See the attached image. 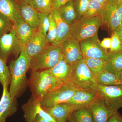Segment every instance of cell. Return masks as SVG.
<instances>
[{"instance_id": "44dd1931", "label": "cell", "mask_w": 122, "mask_h": 122, "mask_svg": "<svg viewBox=\"0 0 122 122\" xmlns=\"http://www.w3.org/2000/svg\"><path fill=\"white\" fill-rule=\"evenodd\" d=\"M14 29L20 45L24 47L38 29L30 26L24 20L14 25Z\"/></svg>"}, {"instance_id": "f6af8a7d", "label": "cell", "mask_w": 122, "mask_h": 122, "mask_svg": "<svg viewBox=\"0 0 122 122\" xmlns=\"http://www.w3.org/2000/svg\"><path fill=\"white\" fill-rule=\"evenodd\" d=\"M31 0H18L19 1H23V2H27V3H28V4H29Z\"/></svg>"}, {"instance_id": "603a6c76", "label": "cell", "mask_w": 122, "mask_h": 122, "mask_svg": "<svg viewBox=\"0 0 122 122\" xmlns=\"http://www.w3.org/2000/svg\"><path fill=\"white\" fill-rule=\"evenodd\" d=\"M110 73L117 75L122 70V50L108 52V60L105 69Z\"/></svg>"}, {"instance_id": "f546056e", "label": "cell", "mask_w": 122, "mask_h": 122, "mask_svg": "<svg viewBox=\"0 0 122 122\" xmlns=\"http://www.w3.org/2000/svg\"><path fill=\"white\" fill-rule=\"evenodd\" d=\"M50 25L47 35L46 37L48 44L53 45L56 41L57 36L56 24L52 13L49 14Z\"/></svg>"}, {"instance_id": "7a4b0ae2", "label": "cell", "mask_w": 122, "mask_h": 122, "mask_svg": "<svg viewBox=\"0 0 122 122\" xmlns=\"http://www.w3.org/2000/svg\"><path fill=\"white\" fill-rule=\"evenodd\" d=\"M48 70L32 71L29 84L32 97L40 100L49 92L61 84Z\"/></svg>"}, {"instance_id": "bcb514c9", "label": "cell", "mask_w": 122, "mask_h": 122, "mask_svg": "<svg viewBox=\"0 0 122 122\" xmlns=\"http://www.w3.org/2000/svg\"><path fill=\"white\" fill-rule=\"evenodd\" d=\"M68 122H74V121L73 120V119H72L71 115V116H70V117L69 119Z\"/></svg>"}, {"instance_id": "f1b7e54d", "label": "cell", "mask_w": 122, "mask_h": 122, "mask_svg": "<svg viewBox=\"0 0 122 122\" xmlns=\"http://www.w3.org/2000/svg\"><path fill=\"white\" fill-rule=\"evenodd\" d=\"M107 4H101L94 0H90L83 17H90L100 16Z\"/></svg>"}, {"instance_id": "1f68e13d", "label": "cell", "mask_w": 122, "mask_h": 122, "mask_svg": "<svg viewBox=\"0 0 122 122\" xmlns=\"http://www.w3.org/2000/svg\"><path fill=\"white\" fill-rule=\"evenodd\" d=\"M90 0H74V7L76 21L84 16Z\"/></svg>"}, {"instance_id": "8fae6325", "label": "cell", "mask_w": 122, "mask_h": 122, "mask_svg": "<svg viewBox=\"0 0 122 122\" xmlns=\"http://www.w3.org/2000/svg\"><path fill=\"white\" fill-rule=\"evenodd\" d=\"M60 47L63 57L71 66L83 59L80 42L76 39L70 36L62 42Z\"/></svg>"}, {"instance_id": "277c9868", "label": "cell", "mask_w": 122, "mask_h": 122, "mask_svg": "<svg viewBox=\"0 0 122 122\" xmlns=\"http://www.w3.org/2000/svg\"><path fill=\"white\" fill-rule=\"evenodd\" d=\"M78 89L69 79L46 94L40 100V104L43 108H49L66 102Z\"/></svg>"}, {"instance_id": "d590c367", "label": "cell", "mask_w": 122, "mask_h": 122, "mask_svg": "<svg viewBox=\"0 0 122 122\" xmlns=\"http://www.w3.org/2000/svg\"><path fill=\"white\" fill-rule=\"evenodd\" d=\"M72 0H52V10H57Z\"/></svg>"}, {"instance_id": "e575fe53", "label": "cell", "mask_w": 122, "mask_h": 122, "mask_svg": "<svg viewBox=\"0 0 122 122\" xmlns=\"http://www.w3.org/2000/svg\"><path fill=\"white\" fill-rule=\"evenodd\" d=\"M111 38V47L109 52H115L122 50V44L117 34L115 32H113L112 33Z\"/></svg>"}, {"instance_id": "74e56055", "label": "cell", "mask_w": 122, "mask_h": 122, "mask_svg": "<svg viewBox=\"0 0 122 122\" xmlns=\"http://www.w3.org/2000/svg\"><path fill=\"white\" fill-rule=\"evenodd\" d=\"M107 122H122V115L117 112L112 116Z\"/></svg>"}, {"instance_id": "484cf974", "label": "cell", "mask_w": 122, "mask_h": 122, "mask_svg": "<svg viewBox=\"0 0 122 122\" xmlns=\"http://www.w3.org/2000/svg\"><path fill=\"white\" fill-rule=\"evenodd\" d=\"M83 58L85 59L87 66L95 76L105 69L107 61L104 59L90 58Z\"/></svg>"}, {"instance_id": "5b68a950", "label": "cell", "mask_w": 122, "mask_h": 122, "mask_svg": "<svg viewBox=\"0 0 122 122\" xmlns=\"http://www.w3.org/2000/svg\"><path fill=\"white\" fill-rule=\"evenodd\" d=\"M101 25L100 16L90 17H82L71 25L70 37L80 42L98 36L99 29Z\"/></svg>"}, {"instance_id": "d6986e66", "label": "cell", "mask_w": 122, "mask_h": 122, "mask_svg": "<svg viewBox=\"0 0 122 122\" xmlns=\"http://www.w3.org/2000/svg\"><path fill=\"white\" fill-rule=\"evenodd\" d=\"M56 122H68L73 109L66 103L58 104L49 108H43Z\"/></svg>"}, {"instance_id": "b9f144b4", "label": "cell", "mask_w": 122, "mask_h": 122, "mask_svg": "<svg viewBox=\"0 0 122 122\" xmlns=\"http://www.w3.org/2000/svg\"><path fill=\"white\" fill-rule=\"evenodd\" d=\"M109 2L117 5L122 2V0H109Z\"/></svg>"}, {"instance_id": "8992f818", "label": "cell", "mask_w": 122, "mask_h": 122, "mask_svg": "<svg viewBox=\"0 0 122 122\" xmlns=\"http://www.w3.org/2000/svg\"><path fill=\"white\" fill-rule=\"evenodd\" d=\"M63 56L60 46L49 44L42 52L32 58L30 68L32 71L49 69L56 65Z\"/></svg>"}, {"instance_id": "ba28073f", "label": "cell", "mask_w": 122, "mask_h": 122, "mask_svg": "<svg viewBox=\"0 0 122 122\" xmlns=\"http://www.w3.org/2000/svg\"><path fill=\"white\" fill-rule=\"evenodd\" d=\"M100 42L98 36L80 41V46L83 58H99L107 61L108 52L101 47Z\"/></svg>"}, {"instance_id": "f35d334b", "label": "cell", "mask_w": 122, "mask_h": 122, "mask_svg": "<svg viewBox=\"0 0 122 122\" xmlns=\"http://www.w3.org/2000/svg\"><path fill=\"white\" fill-rule=\"evenodd\" d=\"M114 32H115L117 34L120 39V41L122 44V24Z\"/></svg>"}, {"instance_id": "6da1fadb", "label": "cell", "mask_w": 122, "mask_h": 122, "mask_svg": "<svg viewBox=\"0 0 122 122\" xmlns=\"http://www.w3.org/2000/svg\"><path fill=\"white\" fill-rule=\"evenodd\" d=\"M32 58L22 47L19 57L11 62L9 66L11 76L9 93L13 98L20 95L27 83L26 73L30 67Z\"/></svg>"}, {"instance_id": "52a82bcc", "label": "cell", "mask_w": 122, "mask_h": 122, "mask_svg": "<svg viewBox=\"0 0 122 122\" xmlns=\"http://www.w3.org/2000/svg\"><path fill=\"white\" fill-rule=\"evenodd\" d=\"M94 91L108 106L116 111L122 107V85H97Z\"/></svg>"}, {"instance_id": "83f0119b", "label": "cell", "mask_w": 122, "mask_h": 122, "mask_svg": "<svg viewBox=\"0 0 122 122\" xmlns=\"http://www.w3.org/2000/svg\"><path fill=\"white\" fill-rule=\"evenodd\" d=\"M29 4L38 13L49 14L52 11V0H31Z\"/></svg>"}, {"instance_id": "2e32d148", "label": "cell", "mask_w": 122, "mask_h": 122, "mask_svg": "<svg viewBox=\"0 0 122 122\" xmlns=\"http://www.w3.org/2000/svg\"><path fill=\"white\" fill-rule=\"evenodd\" d=\"M0 13L11 20L14 25L24 20L18 0H0Z\"/></svg>"}, {"instance_id": "60d3db41", "label": "cell", "mask_w": 122, "mask_h": 122, "mask_svg": "<svg viewBox=\"0 0 122 122\" xmlns=\"http://www.w3.org/2000/svg\"><path fill=\"white\" fill-rule=\"evenodd\" d=\"M116 5H117L118 13L120 16V19L122 23V2Z\"/></svg>"}, {"instance_id": "5bb4252c", "label": "cell", "mask_w": 122, "mask_h": 122, "mask_svg": "<svg viewBox=\"0 0 122 122\" xmlns=\"http://www.w3.org/2000/svg\"><path fill=\"white\" fill-rule=\"evenodd\" d=\"M3 93L0 100V122H6L7 118L13 115L17 110L16 98L11 97L7 85H3Z\"/></svg>"}, {"instance_id": "30bf717a", "label": "cell", "mask_w": 122, "mask_h": 122, "mask_svg": "<svg viewBox=\"0 0 122 122\" xmlns=\"http://www.w3.org/2000/svg\"><path fill=\"white\" fill-rule=\"evenodd\" d=\"M101 26L107 30L112 33L122 24L118 13L117 5L113 3L108 2L100 15Z\"/></svg>"}, {"instance_id": "9a60e30c", "label": "cell", "mask_w": 122, "mask_h": 122, "mask_svg": "<svg viewBox=\"0 0 122 122\" xmlns=\"http://www.w3.org/2000/svg\"><path fill=\"white\" fill-rule=\"evenodd\" d=\"M97 96L96 92L78 89L72 97L66 103L71 106L74 111L88 106Z\"/></svg>"}, {"instance_id": "d4e9b609", "label": "cell", "mask_w": 122, "mask_h": 122, "mask_svg": "<svg viewBox=\"0 0 122 122\" xmlns=\"http://www.w3.org/2000/svg\"><path fill=\"white\" fill-rule=\"evenodd\" d=\"M97 85L105 86L122 85V81L117 75L104 70L96 76Z\"/></svg>"}, {"instance_id": "ee69618b", "label": "cell", "mask_w": 122, "mask_h": 122, "mask_svg": "<svg viewBox=\"0 0 122 122\" xmlns=\"http://www.w3.org/2000/svg\"><path fill=\"white\" fill-rule=\"evenodd\" d=\"M119 78L122 81V70L117 75Z\"/></svg>"}, {"instance_id": "8d00e7d4", "label": "cell", "mask_w": 122, "mask_h": 122, "mask_svg": "<svg viewBox=\"0 0 122 122\" xmlns=\"http://www.w3.org/2000/svg\"><path fill=\"white\" fill-rule=\"evenodd\" d=\"M111 38H106L100 42V46L103 49L107 51L111 47Z\"/></svg>"}, {"instance_id": "7bdbcfd3", "label": "cell", "mask_w": 122, "mask_h": 122, "mask_svg": "<svg viewBox=\"0 0 122 122\" xmlns=\"http://www.w3.org/2000/svg\"><path fill=\"white\" fill-rule=\"evenodd\" d=\"M94 0L104 4H107L109 1V0Z\"/></svg>"}, {"instance_id": "836d02e7", "label": "cell", "mask_w": 122, "mask_h": 122, "mask_svg": "<svg viewBox=\"0 0 122 122\" xmlns=\"http://www.w3.org/2000/svg\"><path fill=\"white\" fill-rule=\"evenodd\" d=\"M14 28L13 23L7 17L0 13V37Z\"/></svg>"}, {"instance_id": "7c38bea8", "label": "cell", "mask_w": 122, "mask_h": 122, "mask_svg": "<svg viewBox=\"0 0 122 122\" xmlns=\"http://www.w3.org/2000/svg\"><path fill=\"white\" fill-rule=\"evenodd\" d=\"M88 108L93 116L94 122H107L112 116L118 112L108 106L98 94Z\"/></svg>"}, {"instance_id": "ffe728a7", "label": "cell", "mask_w": 122, "mask_h": 122, "mask_svg": "<svg viewBox=\"0 0 122 122\" xmlns=\"http://www.w3.org/2000/svg\"><path fill=\"white\" fill-rule=\"evenodd\" d=\"M48 70L51 74L61 83L69 80L72 72V67L63 56L56 65Z\"/></svg>"}, {"instance_id": "ab89813d", "label": "cell", "mask_w": 122, "mask_h": 122, "mask_svg": "<svg viewBox=\"0 0 122 122\" xmlns=\"http://www.w3.org/2000/svg\"><path fill=\"white\" fill-rule=\"evenodd\" d=\"M34 122H52L45 118L41 117L40 116H37L35 117Z\"/></svg>"}, {"instance_id": "4316f807", "label": "cell", "mask_w": 122, "mask_h": 122, "mask_svg": "<svg viewBox=\"0 0 122 122\" xmlns=\"http://www.w3.org/2000/svg\"><path fill=\"white\" fill-rule=\"evenodd\" d=\"M71 116L74 122H94L93 116L88 107L74 111Z\"/></svg>"}, {"instance_id": "7402d4cb", "label": "cell", "mask_w": 122, "mask_h": 122, "mask_svg": "<svg viewBox=\"0 0 122 122\" xmlns=\"http://www.w3.org/2000/svg\"><path fill=\"white\" fill-rule=\"evenodd\" d=\"M19 2L21 14L24 21L32 28L38 29V13L28 3L20 1Z\"/></svg>"}, {"instance_id": "ac0fdd59", "label": "cell", "mask_w": 122, "mask_h": 122, "mask_svg": "<svg viewBox=\"0 0 122 122\" xmlns=\"http://www.w3.org/2000/svg\"><path fill=\"white\" fill-rule=\"evenodd\" d=\"M51 12L54 17L57 29V36L53 45L60 46L65 40L70 36L71 25L66 22L57 10H52Z\"/></svg>"}, {"instance_id": "9c48e42d", "label": "cell", "mask_w": 122, "mask_h": 122, "mask_svg": "<svg viewBox=\"0 0 122 122\" xmlns=\"http://www.w3.org/2000/svg\"><path fill=\"white\" fill-rule=\"evenodd\" d=\"M22 47L18 42L14 28L0 37V57L5 62L11 54H20Z\"/></svg>"}, {"instance_id": "4fadbf2b", "label": "cell", "mask_w": 122, "mask_h": 122, "mask_svg": "<svg viewBox=\"0 0 122 122\" xmlns=\"http://www.w3.org/2000/svg\"><path fill=\"white\" fill-rule=\"evenodd\" d=\"M24 118L27 122H34L37 116L52 122H56L52 117L45 111L41 106L40 100L32 98L26 104L22 106Z\"/></svg>"}, {"instance_id": "3957f363", "label": "cell", "mask_w": 122, "mask_h": 122, "mask_svg": "<svg viewBox=\"0 0 122 122\" xmlns=\"http://www.w3.org/2000/svg\"><path fill=\"white\" fill-rule=\"evenodd\" d=\"M70 80L77 89L94 91L97 84L96 76L92 73L83 58L72 66Z\"/></svg>"}, {"instance_id": "e0dca14e", "label": "cell", "mask_w": 122, "mask_h": 122, "mask_svg": "<svg viewBox=\"0 0 122 122\" xmlns=\"http://www.w3.org/2000/svg\"><path fill=\"white\" fill-rule=\"evenodd\" d=\"M48 45L46 37L37 29L24 48L32 58L42 52Z\"/></svg>"}, {"instance_id": "cb8c5ba5", "label": "cell", "mask_w": 122, "mask_h": 122, "mask_svg": "<svg viewBox=\"0 0 122 122\" xmlns=\"http://www.w3.org/2000/svg\"><path fill=\"white\" fill-rule=\"evenodd\" d=\"M61 17L70 25L76 21L74 0H72L57 10Z\"/></svg>"}, {"instance_id": "4dcf8cb0", "label": "cell", "mask_w": 122, "mask_h": 122, "mask_svg": "<svg viewBox=\"0 0 122 122\" xmlns=\"http://www.w3.org/2000/svg\"><path fill=\"white\" fill-rule=\"evenodd\" d=\"M11 76L6 62L0 57V82L8 86L11 81Z\"/></svg>"}, {"instance_id": "d6a6232c", "label": "cell", "mask_w": 122, "mask_h": 122, "mask_svg": "<svg viewBox=\"0 0 122 122\" xmlns=\"http://www.w3.org/2000/svg\"><path fill=\"white\" fill-rule=\"evenodd\" d=\"M39 24L38 30L46 37L50 25L49 14L38 13Z\"/></svg>"}]
</instances>
